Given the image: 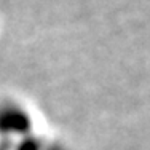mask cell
<instances>
[{"mask_svg":"<svg viewBox=\"0 0 150 150\" xmlns=\"http://www.w3.org/2000/svg\"><path fill=\"white\" fill-rule=\"evenodd\" d=\"M29 128V117L21 107H5L0 110V131L10 133H23Z\"/></svg>","mask_w":150,"mask_h":150,"instance_id":"obj_1","label":"cell"}]
</instances>
